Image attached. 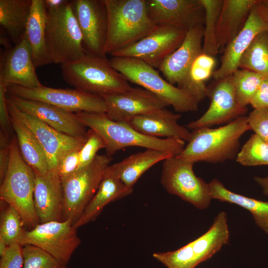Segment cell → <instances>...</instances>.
Segmentation results:
<instances>
[{
  "label": "cell",
  "instance_id": "cell-1",
  "mask_svg": "<svg viewBox=\"0 0 268 268\" xmlns=\"http://www.w3.org/2000/svg\"><path fill=\"white\" fill-rule=\"evenodd\" d=\"M249 130L245 115L218 128L194 129L188 144L177 157L194 163H217L233 159L239 151L241 137Z\"/></svg>",
  "mask_w": 268,
  "mask_h": 268
},
{
  "label": "cell",
  "instance_id": "cell-2",
  "mask_svg": "<svg viewBox=\"0 0 268 268\" xmlns=\"http://www.w3.org/2000/svg\"><path fill=\"white\" fill-rule=\"evenodd\" d=\"M85 126L95 131L102 138L106 155L111 157L125 147L139 146L180 154L185 147V141L174 138H158L144 135L127 123L110 119L105 112H79L75 113Z\"/></svg>",
  "mask_w": 268,
  "mask_h": 268
},
{
  "label": "cell",
  "instance_id": "cell-3",
  "mask_svg": "<svg viewBox=\"0 0 268 268\" xmlns=\"http://www.w3.org/2000/svg\"><path fill=\"white\" fill-rule=\"evenodd\" d=\"M108 17L105 55L139 41L156 27L149 18L146 0H104Z\"/></svg>",
  "mask_w": 268,
  "mask_h": 268
},
{
  "label": "cell",
  "instance_id": "cell-4",
  "mask_svg": "<svg viewBox=\"0 0 268 268\" xmlns=\"http://www.w3.org/2000/svg\"><path fill=\"white\" fill-rule=\"evenodd\" d=\"M61 68L66 83L89 94L102 96L132 87L106 57L86 54L76 61L61 65Z\"/></svg>",
  "mask_w": 268,
  "mask_h": 268
},
{
  "label": "cell",
  "instance_id": "cell-5",
  "mask_svg": "<svg viewBox=\"0 0 268 268\" xmlns=\"http://www.w3.org/2000/svg\"><path fill=\"white\" fill-rule=\"evenodd\" d=\"M9 148V163L0 184V199L14 207L25 225L31 229L40 223L34 205L35 174L23 158L15 136Z\"/></svg>",
  "mask_w": 268,
  "mask_h": 268
},
{
  "label": "cell",
  "instance_id": "cell-6",
  "mask_svg": "<svg viewBox=\"0 0 268 268\" xmlns=\"http://www.w3.org/2000/svg\"><path fill=\"white\" fill-rule=\"evenodd\" d=\"M112 66L128 81L152 93L178 112H194L199 102L185 90L163 79L155 68L140 60L112 57Z\"/></svg>",
  "mask_w": 268,
  "mask_h": 268
},
{
  "label": "cell",
  "instance_id": "cell-7",
  "mask_svg": "<svg viewBox=\"0 0 268 268\" xmlns=\"http://www.w3.org/2000/svg\"><path fill=\"white\" fill-rule=\"evenodd\" d=\"M47 9L46 43L52 63L62 65L84 56L82 36L70 0Z\"/></svg>",
  "mask_w": 268,
  "mask_h": 268
},
{
  "label": "cell",
  "instance_id": "cell-8",
  "mask_svg": "<svg viewBox=\"0 0 268 268\" xmlns=\"http://www.w3.org/2000/svg\"><path fill=\"white\" fill-rule=\"evenodd\" d=\"M112 159L107 155L97 154L88 166L61 179L64 199L63 220L71 219L74 224L79 219L97 191Z\"/></svg>",
  "mask_w": 268,
  "mask_h": 268
},
{
  "label": "cell",
  "instance_id": "cell-9",
  "mask_svg": "<svg viewBox=\"0 0 268 268\" xmlns=\"http://www.w3.org/2000/svg\"><path fill=\"white\" fill-rule=\"evenodd\" d=\"M195 163L173 156L163 161L160 182L170 194L177 196L196 208H207L212 198L208 183L194 172Z\"/></svg>",
  "mask_w": 268,
  "mask_h": 268
},
{
  "label": "cell",
  "instance_id": "cell-10",
  "mask_svg": "<svg viewBox=\"0 0 268 268\" xmlns=\"http://www.w3.org/2000/svg\"><path fill=\"white\" fill-rule=\"evenodd\" d=\"M204 25H198L188 31L181 45L162 63L159 69L171 84L189 93L199 103L206 94L191 81L190 72L196 58L202 53Z\"/></svg>",
  "mask_w": 268,
  "mask_h": 268
},
{
  "label": "cell",
  "instance_id": "cell-11",
  "mask_svg": "<svg viewBox=\"0 0 268 268\" xmlns=\"http://www.w3.org/2000/svg\"><path fill=\"white\" fill-rule=\"evenodd\" d=\"M7 93L23 99L45 102L73 113H101L106 111L105 101L101 96L86 93L75 88H54L43 85L31 88L9 85L7 88Z\"/></svg>",
  "mask_w": 268,
  "mask_h": 268
},
{
  "label": "cell",
  "instance_id": "cell-12",
  "mask_svg": "<svg viewBox=\"0 0 268 268\" xmlns=\"http://www.w3.org/2000/svg\"><path fill=\"white\" fill-rule=\"evenodd\" d=\"M81 242L72 220L67 219L40 223L26 230L22 246H35L67 265Z\"/></svg>",
  "mask_w": 268,
  "mask_h": 268
},
{
  "label": "cell",
  "instance_id": "cell-13",
  "mask_svg": "<svg viewBox=\"0 0 268 268\" xmlns=\"http://www.w3.org/2000/svg\"><path fill=\"white\" fill-rule=\"evenodd\" d=\"M186 33L176 27L157 25L139 41L111 55L137 59L159 68L162 62L181 45Z\"/></svg>",
  "mask_w": 268,
  "mask_h": 268
},
{
  "label": "cell",
  "instance_id": "cell-14",
  "mask_svg": "<svg viewBox=\"0 0 268 268\" xmlns=\"http://www.w3.org/2000/svg\"><path fill=\"white\" fill-rule=\"evenodd\" d=\"M7 103L10 118L28 127L40 143L47 158L49 170L55 171L65 155L72 150L81 149L86 141L87 136L78 137L67 135L21 111L7 98Z\"/></svg>",
  "mask_w": 268,
  "mask_h": 268
},
{
  "label": "cell",
  "instance_id": "cell-15",
  "mask_svg": "<svg viewBox=\"0 0 268 268\" xmlns=\"http://www.w3.org/2000/svg\"><path fill=\"white\" fill-rule=\"evenodd\" d=\"M86 54L106 57L108 17L104 0H70Z\"/></svg>",
  "mask_w": 268,
  "mask_h": 268
},
{
  "label": "cell",
  "instance_id": "cell-16",
  "mask_svg": "<svg viewBox=\"0 0 268 268\" xmlns=\"http://www.w3.org/2000/svg\"><path fill=\"white\" fill-rule=\"evenodd\" d=\"M268 32V8L262 0H257L241 30L225 48L219 68L212 77L218 80L230 75L238 68L241 56L260 33Z\"/></svg>",
  "mask_w": 268,
  "mask_h": 268
},
{
  "label": "cell",
  "instance_id": "cell-17",
  "mask_svg": "<svg viewBox=\"0 0 268 268\" xmlns=\"http://www.w3.org/2000/svg\"><path fill=\"white\" fill-rule=\"evenodd\" d=\"M215 81L207 87V97L210 100L208 108L200 118L188 125V129L226 124L245 116L247 109L240 107L237 101L231 75Z\"/></svg>",
  "mask_w": 268,
  "mask_h": 268
},
{
  "label": "cell",
  "instance_id": "cell-18",
  "mask_svg": "<svg viewBox=\"0 0 268 268\" xmlns=\"http://www.w3.org/2000/svg\"><path fill=\"white\" fill-rule=\"evenodd\" d=\"M148 16L156 25L176 27L186 32L204 23L199 0H146Z\"/></svg>",
  "mask_w": 268,
  "mask_h": 268
},
{
  "label": "cell",
  "instance_id": "cell-19",
  "mask_svg": "<svg viewBox=\"0 0 268 268\" xmlns=\"http://www.w3.org/2000/svg\"><path fill=\"white\" fill-rule=\"evenodd\" d=\"M0 65V83L31 88L43 85L35 71L26 34L14 47L5 48L1 55Z\"/></svg>",
  "mask_w": 268,
  "mask_h": 268
},
{
  "label": "cell",
  "instance_id": "cell-20",
  "mask_svg": "<svg viewBox=\"0 0 268 268\" xmlns=\"http://www.w3.org/2000/svg\"><path fill=\"white\" fill-rule=\"evenodd\" d=\"M106 106V114L112 120L127 123L133 118L168 105L144 88H133L119 93L101 96Z\"/></svg>",
  "mask_w": 268,
  "mask_h": 268
},
{
  "label": "cell",
  "instance_id": "cell-21",
  "mask_svg": "<svg viewBox=\"0 0 268 268\" xmlns=\"http://www.w3.org/2000/svg\"><path fill=\"white\" fill-rule=\"evenodd\" d=\"M7 99L18 109L41 121L53 129L74 137H86V127L75 113L40 101L9 95Z\"/></svg>",
  "mask_w": 268,
  "mask_h": 268
},
{
  "label": "cell",
  "instance_id": "cell-22",
  "mask_svg": "<svg viewBox=\"0 0 268 268\" xmlns=\"http://www.w3.org/2000/svg\"><path fill=\"white\" fill-rule=\"evenodd\" d=\"M33 171L34 205L40 223L63 221L64 199L61 178L54 170Z\"/></svg>",
  "mask_w": 268,
  "mask_h": 268
},
{
  "label": "cell",
  "instance_id": "cell-23",
  "mask_svg": "<svg viewBox=\"0 0 268 268\" xmlns=\"http://www.w3.org/2000/svg\"><path fill=\"white\" fill-rule=\"evenodd\" d=\"M181 115L161 108L136 116L127 124L137 132L149 136L174 138L188 142L192 133L178 124Z\"/></svg>",
  "mask_w": 268,
  "mask_h": 268
},
{
  "label": "cell",
  "instance_id": "cell-24",
  "mask_svg": "<svg viewBox=\"0 0 268 268\" xmlns=\"http://www.w3.org/2000/svg\"><path fill=\"white\" fill-rule=\"evenodd\" d=\"M133 188L126 186L121 180L113 165H109L96 193L79 219L73 224L77 229L94 221L109 203L132 193Z\"/></svg>",
  "mask_w": 268,
  "mask_h": 268
},
{
  "label": "cell",
  "instance_id": "cell-25",
  "mask_svg": "<svg viewBox=\"0 0 268 268\" xmlns=\"http://www.w3.org/2000/svg\"><path fill=\"white\" fill-rule=\"evenodd\" d=\"M257 1L223 0L216 31L220 50H224L243 28Z\"/></svg>",
  "mask_w": 268,
  "mask_h": 268
},
{
  "label": "cell",
  "instance_id": "cell-26",
  "mask_svg": "<svg viewBox=\"0 0 268 268\" xmlns=\"http://www.w3.org/2000/svg\"><path fill=\"white\" fill-rule=\"evenodd\" d=\"M47 9L45 0H32L26 35L35 68L52 63L46 43Z\"/></svg>",
  "mask_w": 268,
  "mask_h": 268
},
{
  "label": "cell",
  "instance_id": "cell-27",
  "mask_svg": "<svg viewBox=\"0 0 268 268\" xmlns=\"http://www.w3.org/2000/svg\"><path fill=\"white\" fill-rule=\"evenodd\" d=\"M212 199L237 205L249 211L257 226L268 234V201H264L234 193L218 179L208 183Z\"/></svg>",
  "mask_w": 268,
  "mask_h": 268
},
{
  "label": "cell",
  "instance_id": "cell-28",
  "mask_svg": "<svg viewBox=\"0 0 268 268\" xmlns=\"http://www.w3.org/2000/svg\"><path fill=\"white\" fill-rule=\"evenodd\" d=\"M173 156L175 155L170 152L146 149L144 151L133 154L113 165L122 182L128 187L133 188L148 169Z\"/></svg>",
  "mask_w": 268,
  "mask_h": 268
},
{
  "label": "cell",
  "instance_id": "cell-29",
  "mask_svg": "<svg viewBox=\"0 0 268 268\" xmlns=\"http://www.w3.org/2000/svg\"><path fill=\"white\" fill-rule=\"evenodd\" d=\"M32 0H0V24L15 45L26 34Z\"/></svg>",
  "mask_w": 268,
  "mask_h": 268
},
{
  "label": "cell",
  "instance_id": "cell-30",
  "mask_svg": "<svg viewBox=\"0 0 268 268\" xmlns=\"http://www.w3.org/2000/svg\"><path fill=\"white\" fill-rule=\"evenodd\" d=\"M10 119L21 154L25 161L34 171L44 173L49 171L45 153L32 132L21 122Z\"/></svg>",
  "mask_w": 268,
  "mask_h": 268
},
{
  "label": "cell",
  "instance_id": "cell-31",
  "mask_svg": "<svg viewBox=\"0 0 268 268\" xmlns=\"http://www.w3.org/2000/svg\"><path fill=\"white\" fill-rule=\"evenodd\" d=\"M238 68L247 69L268 78V32L259 34L245 51Z\"/></svg>",
  "mask_w": 268,
  "mask_h": 268
},
{
  "label": "cell",
  "instance_id": "cell-32",
  "mask_svg": "<svg viewBox=\"0 0 268 268\" xmlns=\"http://www.w3.org/2000/svg\"><path fill=\"white\" fill-rule=\"evenodd\" d=\"M204 10L202 53L214 56L220 51L216 31L223 0H199Z\"/></svg>",
  "mask_w": 268,
  "mask_h": 268
},
{
  "label": "cell",
  "instance_id": "cell-33",
  "mask_svg": "<svg viewBox=\"0 0 268 268\" xmlns=\"http://www.w3.org/2000/svg\"><path fill=\"white\" fill-rule=\"evenodd\" d=\"M236 98L244 109L247 106L266 77L252 71L238 68L231 75Z\"/></svg>",
  "mask_w": 268,
  "mask_h": 268
},
{
  "label": "cell",
  "instance_id": "cell-34",
  "mask_svg": "<svg viewBox=\"0 0 268 268\" xmlns=\"http://www.w3.org/2000/svg\"><path fill=\"white\" fill-rule=\"evenodd\" d=\"M235 159L244 166H268V143L254 134L239 150Z\"/></svg>",
  "mask_w": 268,
  "mask_h": 268
},
{
  "label": "cell",
  "instance_id": "cell-35",
  "mask_svg": "<svg viewBox=\"0 0 268 268\" xmlns=\"http://www.w3.org/2000/svg\"><path fill=\"white\" fill-rule=\"evenodd\" d=\"M0 222V238L8 246L18 244L22 246L26 230L24 228L25 224L18 211L7 204L1 213Z\"/></svg>",
  "mask_w": 268,
  "mask_h": 268
},
{
  "label": "cell",
  "instance_id": "cell-36",
  "mask_svg": "<svg viewBox=\"0 0 268 268\" xmlns=\"http://www.w3.org/2000/svg\"><path fill=\"white\" fill-rule=\"evenodd\" d=\"M24 263L22 268H68L43 250L32 245L22 247Z\"/></svg>",
  "mask_w": 268,
  "mask_h": 268
},
{
  "label": "cell",
  "instance_id": "cell-37",
  "mask_svg": "<svg viewBox=\"0 0 268 268\" xmlns=\"http://www.w3.org/2000/svg\"><path fill=\"white\" fill-rule=\"evenodd\" d=\"M216 61L213 56L201 53L195 60L191 68L190 77L192 82L207 95L205 82L212 76Z\"/></svg>",
  "mask_w": 268,
  "mask_h": 268
},
{
  "label": "cell",
  "instance_id": "cell-38",
  "mask_svg": "<svg viewBox=\"0 0 268 268\" xmlns=\"http://www.w3.org/2000/svg\"><path fill=\"white\" fill-rule=\"evenodd\" d=\"M105 148V144L101 137L95 131L89 129L87 131L86 141L80 150L79 163L77 170L90 164L97 155V152Z\"/></svg>",
  "mask_w": 268,
  "mask_h": 268
},
{
  "label": "cell",
  "instance_id": "cell-39",
  "mask_svg": "<svg viewBox=\"0 0 268 268\" xmlns=\"http://www.w3.org/2000/svg\"><path fill=\"white\" fill-rule=\"evenodd\" d=\"M247 117L250 130L268 143V108L254 109Z\"/></svg>",
  "mask_w": 268,
  "mask_h": 268
},
{
  "label": "cell",
  "instance_id": "cell-40",
  "mask_svg": "<svg viewBox=\"0 0 268 268\" xmlns=\"http://www.w3.org/2000/svg\"><path fill=\"white\" fill-rule=\"evenodd\" d=\"M80 150L74 149L67 152L59 162L55 171L61 179L72 174L77 170Z\"/></svg>",
  "mask_w": 268,
  "mask_h": 268
},
{
  "label": "cell",
  "instance_id": "cell-41",
  "mask_svg": "<svg viewBox=\"0 0 268 268\" xmlns=\"http://www.w3.org/2000/svg\"><path fill=\"white\" fill-rule=\"evenodd\" d=\"M22 247L18 244L9 246L0 257V268H22L24 263Z\"/></svg>",
  "mask_w": 268,
  "mask_h": 268
},
{
  "label": "cell",
  "instance_id": "cell-42",
  "mask_svg": "<svg viewBox=\"0 0 268 268\" xmlns=\"http://www.w3.org/2000/svg\"><path fill=\"white\" fill-rule=\"evenodd\" d=\"M7 88L0 83V131L10 136L12 127L7 103Z\"/></svg>",
  "mask_w": 268,
  "mask_h": 268
},
{
  "label": "cell",
  "instance_id": "cell-43",
  "mask_svg": "<svg viewBox=\"0 0 268 268\" xmlns=\"http://www.w3.org/2000/svg\"><path fill=\"white\" fill-rule=\"evenodd\" d=\"M250 104L254 109L268 108V78H264Z\"/></svg>",
  "mask_w": 268,
  "mask_h": 268
},
{
  "label": "cell",
  "instance_id": "cell-44",
  "mask_svg": "<svg viewBox=\"0 0 268 268\" xmlns=\"http://www.w3.org/2000/svg\"><path fill=\"white\" fill-rule=\"evenodd\" d=\"M10 146L0 148V182H3L6 174L10 159Z\"/></svg>",
  "mask_w": 268,
  "mask_h": 268
},
{
  "label": "cell",
  "instance_id": "cell-45",
  "mask_svg": "<svg viewBox=\"0 0 268 268\" xmlns=\"http://www.w3.org/2000/svg\"><path fill=\"white\" fill-rule=\"evenodd\" d=\"M254 179L261 188L263 194L268 197V175L264 177L255 176Z\"/></svg>",
  "mask_w": 268,
  "mask_h": 268
},
{
  "label": "cell",
  "instance_id": "cell-46",
  "mask_svg": "<svg viewBox=\"0 0 268 268\" xmlns=\"http://www.w3.org/2000/svg\"><path fill=\"white\" fill-rule=\"evenodd\" d=\"M66 0H45L47 8L58 7L63 4Z\"/></svg>",
  "mask_w": 268,
  "mask_h": 268
},
{
  "label": "cell",
  "instance_id": "cell-47",
  "mask_svg": "<svg viewBox=\"0 0 268 268\" xmlns=\"http://www.w3.org/2000/svg\"><path fill=\"white\" fill-rule=\"evenodd\" d=\"M9 246L1 238H0V256H2L6 252Z\"/></svg>",
  "mask_w": 268,
  "mask_h": 268
},
{
  "label": "cell",
  "instance_id": "cell-48",
  "mask_svg": "<svg viewBox=\"0 0 268 268\" xmlns=\"http://www.w3.org/2000/svg\"><path fill=\"white\" fill-rule=\"evenodd\" d=\"M263 2L268 8V0H262Z\"/></svg>",
  "mask_w": 268,
  "mask_h": 268
}]
</instances>
